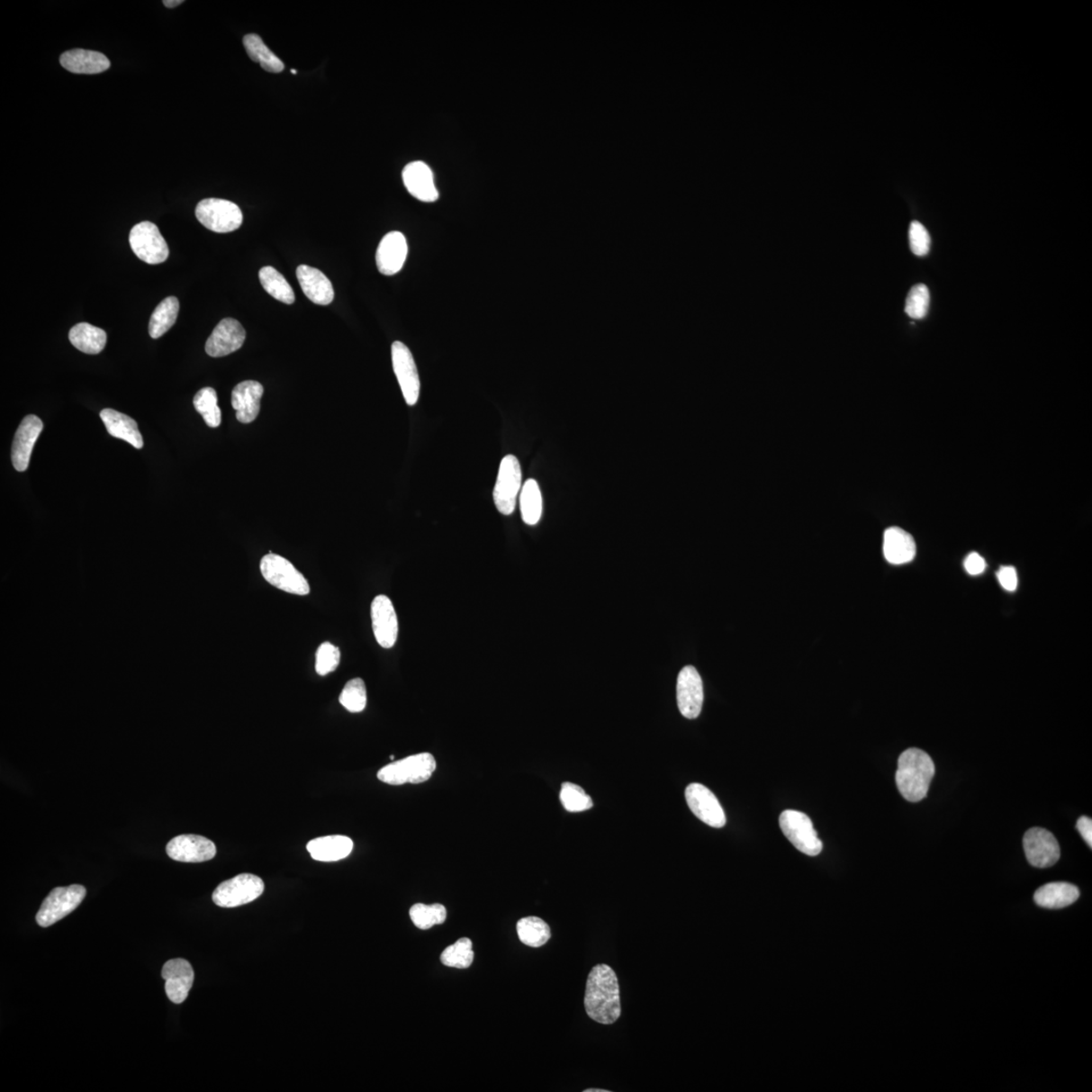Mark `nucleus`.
I'll return each mask as SVG.
<instances>
[{"mask_svg":"<svg viewBox=\"0 0 1092 1092\" xmlns=\"http://www.w3.org/2000/svg\"><path fill=\"white\" fill-rule=\"evenodd\" d=\"M585 1008L590 1019L612 1024L621 1015L620 988L618 975L606 964L596 965L589 973Z\"/></svg>","mask_w":1092,"mask_h":1092,"instance_id":"f257e3e1","label":"nucleus"},{"mask_svg":"<svg viewBox=\"0 0 1092 1092\" xmlns=\"http://www.w3.org/2000/svg\"><path fill=\"white\" fill-rule=\"evenodd\" d=\"M934 773V761L925 752L916 748L903 752L895 776L903 799L909 802L925 799Z\"/></svg>","mask_w":1092,"mask_h":1092,"instance_id":"f03ea898","label":"nucleus"},{"mask_svg":"<svg viewBox=\"0 0 1092 1092\" xmlns=\"http://www.w3.org/2000/svg\"><path fill=\"white\" fill-rule=\"evenodd\" d=\"M437 767L431 754L421 753L389 763L379 771L377 778L389 785L420 784L429 781Z\"/></svg>","mask_w":1092,"mask_h":1092,"instance_id":"7ed1b4c3","label":"nucleus"},{"mask_svg":"<svg viewBox=\"0 0 1092 1092\" xmlns=\"http://www.w3.org/2000/svg\"><path fill=\"white\" fill-rule=\"evenodd\" d=\"M262 576L270 585L284 591V592L305 596L310 593L309 582L302 573L286 558L268 554L260 562Z\"/></svg>","mask_w":1092,"mask_h":1092,"instance_id":"20e7f679","label":"nucleus"},{"mask_svg":"<svg viewBox=\"0 0 1092 1092\" xmlns=\"http://www.w3.org/2000/svg\"><path fill=\"white\" fill-rule=\"evenodd\" d=\"M195 217L200 223L216 233L236 231L242 225L243 215L238 205L221 199H205L196 205Z\"/></svg>","mask_w":1092,"mask_h":1092,"instance_id":"39448f33","label":"nucleus"},{"mask_svg":"<svg viewBox=\"0 0 1092 1092\" xmlns=\"http://www.w3.org/2000/svg\"><path fill=\"white\" fill-rule=\"evenodd\" d=\"M265 891V882L253 874L237 875L221 883L212 893V901L220 907L233 908L248 905Z\"/></svg>","mask_w":1092,"mask_h":1092,"instance_id":"423d86ee","label":"nucleus"},{"mask_svg":"<svg viewBox=\"0 0 1092 1092\" xmlns=\"http://www.w3.org/2000/svg\"><path fill=\"white\" fill-rule=\"evenodd\" d=\"M86 897V889L79 884L57 888L44 899L36 916L40 926L48 927L61 921L76 910Z\"/></svg>","mask_w":1092,"mask_h":1092,"instance_id":"0eeeda50","label":"nucleus"},{"mask_svg":"<svg viewBox=\"0 0 1092 1092\" xmlns=\"http://www.w3.org/2000/svg\"><path fill=\"white\" fill-rule=\"evenodd\" d=\"M780 827L796 849L808 856L815 857L823 851V843L811 819L803 812L785 810L780 816Z\"/></svg>","mask_w":1092,"mask_h":1092,"instance_id":"6e6552de","label":"nucleus"},{"mask_svg":"<svg viewBox=\"0 0 1092 1092\" xmlns=\"http://www.w3.org/2000/svg\"><path fill=\"white\" fill-rule=\"evenodd\" d=\"M131 248L139 259L148 265H160L169 257L168 245L161 235L159 229L151 221H142L132 230L129 236Z\"/></svg>","mask_w":1092,"mask_h":1092,"instance_id":"1a4fd4ad","label":"nucleus"},{"mask_svg":"<svg viewBox=\"0 0 1092 1092\" xmlns=\"http://www.w3.org/2000/svg\"><path fill=\"white\" fill-rule=\"evenodd\" d=\"M521 484L522 472L519 458L505 456L500 464L494 489L495 505L501 514L508 516L514 512Z\"/></svg>","mask_w":1092,"mask_h":1092,"instance_id":"9d476101","label":"nucleus"},{"mask_svg":"<svg viewBox=\"0 0 1092 1092\" xmlns=\"http://www.w3.org/2000/svg\"><path fill=\"white\" fill-rule=\"evenodd\" d=\"M1023 843L1025 857L1033 867H1052L1060 859V845L1054 835L1045 828H1030L1024 834Z\"/></svg>","mask_w":1092,"mask_h":1092,"instance_id":"9b49d317","label":"nucleus"},{"mask_svg":"<svg viewBox=\"0 0 1092 1092\" xmlns=\"http://www.w3.org/2000/svg\"><path fill=\"white\" fill-rule=\"evenodd\" d=\"M392 361L393 372H395L407 405H416L419 396H420V379H419L412 353H411L404 343L400 341L393 342L392 345Z\"/></svg>","mask_w":1092,"mask_h":1092,"instance_id":"f8f14e48","label":"nucleus"},{"mask_svg":"<svg viewBox=\"0 0 1092 1092\" xmlns=\"http://www.w3.org/2000/svg\"><path fill=\"white\" fill-rule=\"evenodd\" d=\"M685 798L693 814L711 827L720 828L726 824L724 808L717 796L708 787L693 783L686 788Z\"/></svg>","mask_w":1092,"mask_h":1092,"instance_id":"ddd939ff","label":"nucleus"},{"mask_svg":"<svg viewBox=\"0 0 1092 1092\" xmlns=\"http://www.w3.org/2000/svg\"><path fill=\"white\" fill-rule=\"evenodd\" d=\"M167 855L184 863H203L216 856L217 848L207 837L198 835H182L172 839L167 845Z\"/></svg>","mask_w":1092,"mask_h":1092,"instance_id":"4468645a","label":"nucleus"},{"mask_svg":"<svg viewBox=\"0 0 1092 1092\" xmlns=\"http://www.w3.org/2000/svg\"><path fill=\"white\" fill-rule=\"evenodd\" d=\"M678 708L682 716L695 719L700 716L703 701V683L699 672L692 666L680 672L677 682Z\"/></svg>","mask_w":1092,"mask_h":1092,"instance_id":"2eb2a0df","label":"nucleus"},{"mask_svg":"<svg viewBox=\"0 0 1092 1092\" xmlns=\"http://www.w3.org/2000/svg\"><path fill=\"white\" fill-rule=\"evenodd\" d=\"M246 338V332L239 321L226 318L216 326L205 343V352L212 357H223L239 350Z\"/></svg>","mask_w":1092,"mask_h":1092,"instance_id":"dca6fc26","label":"nucleus"},{"mask_svg":"<svg viewBox=\"0 0 1092 1092\" xmlns=\"http://www.w3.org/2000/svg\"><path fill=\"white\" fill-rule=\"evenodd\" d=\"M372 621L377 644L384 648H391L395 645L399 624L395 609L389 597L380 595L374 599Z\"/></svg>","mask_w":1092,"mask_h":1092,"instance_id":"f3484780","label":"nucleus"},{"mask_svg":"<svg viewBox=\"0 0 1092 1092\" xmlns=\"http://www.w3.org/2000/svg\"><path fill=\"white\" fill-rule=\"evenodd\" d=\"M43 429V422L39 417L29 415L23 418L15 432L12 447V461L16 471L24 472L28 469L32 448Z\"/></svg>","mask_w":1092,"mask_h":1092,"instance_id":"a211bd4d","label":"nucleus"},{"mask_svg":"<svg viewBox=\"0 0 1092 1092\" xmlns=\"http://www.w3.org/2000/svg\"><path fill=\"white\" fill-rule=\"evenodd\" d=\"M161 975L166 980V991L170 1001L176 1005L183 1004L194 980L191 963L180 958L169 960L164 964Z\"/></svg>","mask_w":1092,"mask_h":1092,"instance_id":"6ab92c4d","label":"nucleus"},{"mask_svg":"<svg viewBox=\"0 0 1092 1092\" xmlns=\"http://www.w3.org/2000/svg\"><path fill=\"white\" fill-rule=\"evenodd\" d=\"M408 256L406 237L398 231L385 235L377 248L375 261L377 269L384 275H397L403 268Z\"/></svg>","mask_w":1092,"mask_h":1092,"instance_id":"aec40b11","label":"nucleus"},{"mask_svg":"<svg viewBox=\"0 0 1092 1092\" xmlns=\"http://www.w3.org/2000/svg\"><path fill=\"white\" fill-rule=\"evenodd\" d=\"M407 191L415 199L424 203H433L438 200V191L435 185L431 168L422 161L407 164L402 174Z\"/></svg>","mask_w":1092,"mask_h":1092,"instance_id":"412c9836","label":"nucleus"},{"mask_svg":"<svg viewBox=\"0 0 1092 1092\" xmlns=\"http://www.w3.org/2000/svg\"><path fill=\"white\" fill-rule=\"evenodd\" d=\"M264 393V387L257 381H245L236 385L232 392V406L238 421L249 424L256 420Z\"/></svg>","mask_w":1092,"mask_h":1092,"instance_id":"4be33fe9","label":"nucleus"},{"mask_svg":"<svg viewBox=\"0 0 1092 1092\" xmlns=\"http://www.w3.org/2000/svg\"><path fill=\"white\" fill-rule=\"evenodd\" d=\"M297 277L303 293L316 305L327 306L333 302V285L321 270L305 265L300 266Z\"/></svg>","mask_w":1092,"mask_h":1092,"instance_id":"5701e85b","label":"nucleus"},{"mask_svg":"<svg viewBox=\"0 0 1092 1092\" xmlns=\"http://www.w3.org/2000/svg\"><path fill=\"white\" fill-rule=\"evenodd\" d=\"M883 553L892 564H905L914 560L916 546L913 537L899 528H890L884 533Z\"/></svg>","mask_w":1092,"mask_h":1092,"instance_id":"b1692460","label":"nucleus"},{"mask_svg":"<svg viewBox=\"0 0 1092 1092\" xmlns=\"http://www.w3.org/2000/svg\"><path fill=\"white\" fill-rule=\"evenodd\" d=\"M60 63L65 69L77 74H98L111 68L108 57L85 49H74L63 53Z\"/></svg>","mask_w":1092,"mask_h":1092,"instance_id":"393cba45","label":"nucleus"},{"mask_svg":"<svg viewBox=\"0 0 1092 1092\" xmlns=\"http://www.w3.org/2000/svg\"><path fill=\"white\" fill-rule=\"evenodd\" d=\"M100 415L113 438L125 440L137 449L143 448V438L134 419L113 409H104Z\"/></svg>","mask_w":1092,"mask_h":1092,"instance_id":"a878e982","label":"nucleus"},{"mask_svg":"<svg viewBox=\"0 0 1092 1092\" xmlns=\"http://www.w3.org/2000/svg\"><path fill=\"white\" fill-rule=\"evenodd\" d=\"M307 850L316 861L336 862L350 855L353 842L350 837L345 835H327L310 841Z\"/></svg>","mask_w":1092,"mask_h":1092,"instance_id":"bb28decb","label":"nucleus"},{"mask_svg":"<svg viewBox=\"0 0 1092 1092\" xmlns=\"http://www.w3.org/2000/svg\"><path fill=\"white\" fill-rule=\"evenodd\" d=\"M1080 897L1077 886L1066 882H1053L1042 886L1033 895V900L1041 907L1060 909L1073 905Z\"/></svg>","mask_w":1092,"mask_h":1092,"instance_id":"cd10ccee","label":"nucleus"},{"mask_svg":"<svg viewBox=\"0 0 1092 1092\" xmlns=\"http://www.w3.org/2000/svg\"><path fill=\"white\" fill-rule=\"evenodd\" d=\"M108 335L101 328L88 323H79L71 328L69 340L74 347L86 355H98L106 344Z\"/></svg>","mask_w":1092,"mask_h":1092,"instance_id":"c85d7f7f","label":"nucleus"},{"mask_svg":"<svg viewBox=\"0 0 1092 1092\" xmlns=\"http://www.w3.org/2000/svg\"><path fill=\"white\" fill-rule=\"evenodd\" d=\"M543 495L536 480L529 479L523 484L520 492V510L522 519L530 527L537 525L543 515Z\"/></svg>","mask_w":1092,"mask_h":1092,"instance_id":"c756f323","label":"nucleus"},{"mask_svg":"<svg viewBox=\"0 0 1092 1092\" xmlns=\"http://www.w3.org/2000/svg\"><path fill=\"white\" fill-rule=\"evenodd\" d=\"M243 44L251 60L260 64V67L270 73L283 72L284 64L278 57L270 51L264 41L258 35L245 36Z\"/></svg>","mask_w":1092,"mask_h":1092,"instance_id":"7c9ffc66","label":"nucleus"},{"mask_svg":"<svg viewBox=\"0 0 1092 1092\" xmlns=\"http://www.w3.org/2000/svg\"><path fill=\"white\" fill-rule=\"evenodd\" d=\"M179 311V302L176 297L163 300L153 311L149 322V334L153 339H158L171 329L176 322Z\"/></svg>","mask_w":1092,"mask_h":1092,"instance_id":"2f4dec72","label":"nucleus"},{"mask_svg":"<svg viewBox=\"0 0 1092 1092\" xmlns=\"http://www.w3.org/2000/svg\"><path fill=\"white\" fill-rule=\"evenodd\" d=\"M519 940L531 948L546 945L552 937L549 925L537 916H528L520 919L516 926Z\"/></svg>","mask_w":1092,"mask_h":1092,"instance_id":"473e14b6","label":"nucleus"},{"mask_svg":"<svg viewBox=\"0 0 1092 1092\" xmlns=\"http://www.w3.org/2000/svg\"><path fill=\"white\" fill-rule=\"evenodd\" d=\"M259 279L264 289L275 300L292 305L295 297L292 286L284 276L273 266L260 269Z\"/></svg>","mask_w":1092,"mask_h":1092,"instance_id":"72a5a7b5","label":"nucleus"},{"mask_svg":"<svg viewBox=\"0 0 1092 1092\" xmlns=\"http://www.w3.org/2000/svg\"><path fill=\"white\" fill-rule=\"evenodd\" d=\"M194 406L203 416L205 424L217 429L221 422V409L218 406V396L212 388H203L194 398Z\"/></svg>","mask_w":1092,"mask_h":1092,"instance_id":"f704fd0d","label":"nucleus"},{"mask_svg":"<svg viewBox=\"0 0 1092 1092\" xmlns=\"http://www.w3.org/2000/svg\"><path fill=\"white\" fill-rule=\"evenodd\" d=\"M447 908L445 906L431 905L427 906L423 903H417L410 909V917L413 924L420 930H429L432 926L441 925L447 921Z\"/></svg>","mask_w":1092,"mask_h":1092,"instance_id":"c9c22d12","label":"nucleus"},{"mask_svg":"<svg viewBox=\"0 0 1092 1092\" xmlns=\"http://www.w3.org/2000/svg\"><path fill=\"white\" fill-rule=\"evenodd\" d=\"M474 957L473 942L463 938L443 951L440 960L447 967L465 969L473 964Z\"/></svg>","mask_w":1092,"mask_h":1092,"instance_id":"e433bc0d","label":"nucleus"},{"mask_svg":"<svg viewBox=\"0 0 1092 1092\" xmlns=\"http://www.w3.org/2000/svg\"><path fill=\"white\" fill-rule=\"evenodd\" d=\"M345 709L352 713L364 711L367 702L366 687L363 679H352L345 685L339 697Z\"/></svg>","mask_w":1092,"mask_h":1092,"instance_id":"4c0bfd02","label":"nucleus"},{"mask_svg":"<svg viewBox=\"0 0 1092 1092\" xmlns=\"http://www.w3.org/2000/svg\"><path fill=\"white\" fill-rule=\"evenodd\" d=\"M560 799L564 809L569 812H582L593 808L592 799L584 790L570 782L562 785Z\"/></svg>","mask_w":1092,"mask_h":1092,"instance_id":"58836bf2","label":"nucleus"},{"mask_svg":"<svg viewBox=\"0 0 1092 1092\" xmlns=\"http://www.w3.org/2000/svg\"><path fill=\"white\" fill-rule=\"evenodd\" d=\"M930 306V292L925 284H916L907 294L906 313L915 320L924 319Z\"/></svg>","mask_w":1092,"mask_h":1092,"instance_id":"ea45409f","label":"nucleus"},{"mask_svg":"<svg viewBox=\"0 0 1092 1092\" xmlns=\"http://www.w3.org/2000/svg\"><path fill=\"white\" fill-rule=\"evenodd\" d=\"M340 651L338 646L330 643H324L319 646L316 654V672L320 676L330 674L339 666Z\"/></svg>","mask_w":1092,"mask_h":1092,"instance_id":"a19ab883","label":"nucleus"},{"mask_svg":"<svg viewBox=\"0 0 1092 1092\" xmlns=\"http://www.w3.org/2000/svg\"><path fill=\"white\" fill-rule=\"evenodd\" d=\"M909 244L916 257H925L931 248V237L925 226L913 221L909 227Z\"/></svg>","mask_w":1092,"mask_h":1092,"instance_id":"79ce46f5","label":"nucleus"},{"mask_svg":"<svg viewBox=\"0 0 1092 1092\" xmlns=\"http://www.w3.org/2000/svg\"><path fill=\"white\" fill-rule=\"evenodd\" d=\"M997 579L1001 587L1009 592H1014L1019 584L1017 573L1014 566H1001L997 572Z\"/></svg>","mask_w":1092,"mask_h":1092,"instance_id":"37998d69","label":"nucleus"},{"mask_svg":"<svg viewBox=\"0 0 1092 1092\" xmlns=\"http://www.w3.org/2000/svg\"><path fill=\"white\" fill-rule=\"evenodd\" d=\"M964 566L971 576H979L987 569V563L979 554L972 553L966 557Z\"/></svg>","mask_w":1092,"mask_h":1092,"instance_id":"c03bdc74","label":"nucleus"},{"mask_svg":"<svg viewBox=\"0 0 1092 1092\" xmlns=\"http://www.w3.org/2000/svg\"><path fill=\"white\" fill-rule=\"evenodd\" d=\"M1078 831L1087 842L1089 848L1092 847V820L1087 817H1081L1077 824Z\"/></svg>","mask_w":1092,"mask_h":1092,"instance_id":"a18cd8bd","label":"nucleus"},{"mask_svg":"<svg viewBox=\"0 0 1092 1092\" xmlns=\"http://www.w3.org/2000/svg\"><path fill=\"white\" fill-rule=\"evenodd\" d=\"M182 4H184L183 0H167V2L166 0V2H163V5L169 8L176 7Z\"/></svg>","mask_w":1092,"mask_h":1092,"instance_id":"49530a36","label":"nucleus"},{"mask_svg":"<svg viewBox=\"0 0 1092 1092\" xmlns=\"http://www.w3.org/2000/svg\"><path fill=\"white\" fill-rule=\"evenodd\" d=\"M584 1092H609V1090L599 1089V1088H590V1089L584 1090Z\"/></svg>","mask_w":1092,"mask_h":1092,"instance_id":"de8ad7c7","label":"nucleus"},{"mask_svg":"<svg viewBox=\"0 0 1092 1092\" xmlns=\"http://www.w3.org/2000/svg\"><path fill=\"white\" fill-rule=\"evenodd\" d=\"M291 72H292L293 74H297V73H298V71H295V70H293V69H292V70H291Z\"/></svg>","mask_w":1092,"mask_h":1092,"instance_id":"09e8293b","label":"nucleus"}]
</instances>
